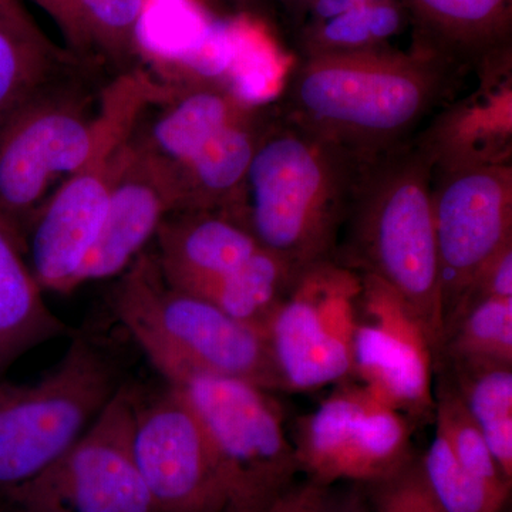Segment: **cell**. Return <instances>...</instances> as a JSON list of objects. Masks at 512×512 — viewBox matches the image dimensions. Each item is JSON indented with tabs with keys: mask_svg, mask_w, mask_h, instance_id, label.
<instances>
[{
	"mask_svg": "<svg viewBox=\"0 0 512 512\" xmlns=\"http://www.w3.org/2000/svg\"><path fill=\"white\" fill-rule=\"evenodd\" d=\"M461 76L414 47L315 53L288 67L274 104L292 123L365 164L423 133Z\"/></svg>",
	"mask_w": 512,
	"mask_h": 512,
	"instance_id": "cell-1",
	"label": "cell"
},
{
	"mask_svg": "<svg viewBox=\"0 0 512 512\" xmlns=\"http://www.w3.org/2000/svg\"><path fill=\"white\" fill-rule=\"evenodd\" d=\"M433 150L421 133L360 167L333 261L387 286L420 319L439 353L444 333L431 207Z\"/></svg>",
	"mask_w": 512,
	"mask_h": 512,
	"instance_id": "cell-2",
	"label": "cell"
},
{
	"mask_svg": "<svg viewBox=\"0 0 512 512\" xmlns=\"http://www.w3.org/2000/svg\"><path fill=\"white\" fill-rule=\"evenodd\" d=\"M362 163L282 116L272 101L254 157L227 212L299 272L339 245Z\"/></svg>",
	"mask_w": 512,
	"mask_h": 512,
	"instance_id": "cell-3",
	"label": "cell"
},
{
	"mask_svg": "<svg viewBox=\"0 0 512 512\" xmlns=\"http://www.w3.org/2000/svg\"><path fill=\"white\" fill-rule=\"evenodd\" d=\"M111 309L148 360L281 390L265 330L231 318L167 281L156 256L140 254L111 292Z\"/></svg>",
	"mask_w": 512,
	"mask_h": 512,
	"instance_id": "cell-4",
	"label": "cell"
},
{
	"mask_svg": "<svg viewBox=\"0 0 512 512\" xmlns=\"http://www.w3.org/2000/svg\"><path fill=\"white\" fill-rule=\"evenodd\" d=\"M174 87L144 70L120 74L101 93L104 134L92 156L63 181L33 215L25 244L43 292L69 293L103 227L124 147L153 104L168 103Z\"/></svg>",
	"mask_w": 512,
	"mask_h": 512,
	"instance_id": "cell-5",
	"label": "cell"
},
{
	"mask_svg": "<svg viewBox=\"0 0 512 512\" xmlns=\"http://www.w3.org/2000/svg\"><path fill=\"white\" fill-rule=\"evenodd\" d=\"M150 363L207 434L227 493V512L268 511L301 474L284 413L271 392L173 360Z\"/></svg>",
	"mask_w": 512,
	"mask_h": 512,
	"instance_id": "cell-6",
	"label": "cell"
},
{
	"mask_svg": "<svg viewBox=\"0 0 512 512\" xmlns=\"http://www.w3.org/2000/svg\"><path fill=\"white\" fill-rule=\"evenodd\" d=\"M121 386L116 362L83 335L42 379H0V497L53 466Z\"/></svg>",
	"mask_w": 512,
	"mask_h": 512,
	"instance_id": "cell-7",
	"label": "cell"
},
{
	"mask_svg": "<svg viewBox=\"0 0 512 512\" xmlns=\"http://www.w3.org/2000/svg\"><path fill=\"white\" fill-rule=\"evenodd\" d=\"M430 146L431 207L446 319L485 266L512 244V161L511 151Z\"/></svg>",
	"mask_w": 512,
	"mask_h": 512,
	"instance_id": "cell-8",
	"label": "cell"
},
{
	"mask_svg": "<svg viewBox=\"0 0 512 512\" xmlns=\"http://www.w3.org/2000/svg\"><path fill=\"white\" fill-rule=\"evenodd\" d=\"M100 110L89 116L70 90H43L0 119V218L25 242L50 183L69 177L99 146Z\"/></svg>",
	"mask_w": 512,
	"mask_h": 512,
	"instance_id": "cell-9",
	"label": "cell"
},
{
	"mask_svg": "<svg viewBox=\"0 0 512 512\" xmlns=\"http://www.w3.org/2000/svg\"><path fill=\"white\" fill-rule=\"evenodd\" d=\"M362 278L329 261L305 269L265 326L281 390L312 392L352 376Z\"/></svg>",
	"mask_w": 512,
	"mask_h": 512,
	"instance_id": "cell-10",
	"label": "cell"
},
{
	"mask_svg": "<svg viewBox=\"0 0 512 512\" xmlns=\"http://www.w3.org/2000/svg\"><path fill=\"white\" fill-rule=\"evenodd\" d=\"M136 394L123 384L53 466L3 500L43 512H158L134 456Z\"/></svg>",
	"mask_w": 512,
	"mask_h": 512,
	"instance_id": "cell-11",
	"label": "cell"
},
{
	"mask_svg": "<svg viewBox=\"0 0 512 512\" xmlns=\"http://www.w3.org/2000/svg\"><path fill=\"white\" fill-rule=\"evenodd\" d=\"M413 423L363 384L338 389L301 417L293 447L301 473L323 485L367 484L399 470L416 456Z\"/></svg>",
	"mask_w": 512,
	"mask_h": 512,
	"instance_id": "cell-12",
	"label": "cell"
},
{
	"mask_svg": "<svg viewBox=\"0 0 512 512\" xmlns=\"http://www.w3.org/2000/svg\"><path fill=\"white\" fill-rule=\"evenodd\" d=\"M352 376L412 423L434 419L436 352L412 309L372 276L360 275Z\"/></svg>",
	"mask_w": 512,
	"mask_h": 512,
	"instance_id": "cell-13",
	"label": "cell"
},
{
	"mask_svg": "<svg viewBox=\"0 0 512 512\" xmlns=\"http://www.w3.org/2000/svg\"><path fill=\"white\" fill-rule=\"evenodd\" d=\"M133 448L158 512H227L214 451L191 407L177 390L141 400L136 394Z\"/></svg>",
	"mask_w": 512,
	"mask_h": 512,
	"instance_id": "cell-14",
	"label": "cell"
},
{
	"mask_svg": "<svg viewBox=\"0 0 512 512\" xmlns=\"http://www.w3.org/2000/svg\"><path fill=\"white\" fill-rule=\"evenodd\" d=\"M180 211H184V188L177 165L131 137L103 227L80 269L77 286L123 274L143 254L147 242L156 238L165 218Z\"/></svg>",
	"mask_w": 512,
	"mask_h": 512,
	"instance_id": "cell-15",
	"label": "cell"
},
{
	"mask_svg": "<svg viewBox=\"0 0 512 512\" xmlns=\"http://www.w3.org/2000/svg\"><path fill=\"white\" fill-rule=\"evenodd\" d=\"M414 49L481 83L511 72L512 0H399Z\"/></svg>",
	"mask_w": 512,
	"mask_h": 512,
	"instance_id": "cell-16",
	"label": "cell"
},
{
	"mask_svg": "<svg viewBox=\"0 0 512 512\" xmlns=\"http://www.w3.org/2000/svg\"><path fill=\"white\" fill-rule=\"evenodd\" d=\"M158 266L171 284L192 292L238 271L261 249L224 211H180L158 228Z\"/></svg>",
	"mask_w": 512,
	"mask_h": 512,
	"instance_id": "cell-17",
	"label": "cell"
},
{
	"mask_svg": "<svg viewBox=\"0 0 512 512\" xmlns=\"http://www.w3.org/2000/svg\"><path fill=\"white\" fill-rule=\"evenodd\" d=\"M25 251L0 218V376L29 350L69 333L43 298Z\"/></svg>",
	"mask_w": 512,
	"mask_h": 512,
	"instance_id": "cell-18",
	"label": "cell"
},
{
	"mask_svg": "<svg viewBox=\"0 0 512 512\" xmlns=\"http://www.w3.org/2000/svg\"><path fill=\"white\" fill-rule=\"evenodd\" d=\"M271 103L225 127L187 163L180 165L184 211L228 212L237 200L261 138Z\"/></svg>",
	"mask_w": 512,
	"mask_h": 512,
	"instance_id": "cell-19",
	"label": "cell"
},
{
	"mask_svg": "<svg viewBox=\"0 0 512 512\" xmlns=\"http://www.w3.org/2000/svg\"><path fill=\"white\" fill-rule=\"evenodd\" d=\"M158 116L146 136L138 138L175 165L190 161L212 137L249 116L262 104H249L218 84L190 83Z\"/></svg>",
	"mask_w": 512,
	"mask_h": 512,
	"instance_id": "cell-20",
	"label": "cell"
},
{
	"mask_svg": "<svg viewBox=\"0 0 512 512\" xmlns=\"http://www.w3.org/2000/svg\"><path fill=\"white\" fill-rule=\"evenodd\" d=\"M301 274L284 259L261 248L238 271L191 293L231 318L265 330L272 313Z\"/></svg>",
	"mask_w": 512,
	"mask_h": 512,
	"instance_id": "cell-21",
	"label": "cell"
},
{
	"mask_svg": "<svg viewBox=\"0 0 512 512\" xmlns=\"http://www.w3.org/2000/svg\"><path fill=\"white\" fill-rule=\"evenodd\" d=\"M62 52L35 20L0 19V119L52 87Z\"/></svg>",
	"mask_w": 512,
	"mask_h": 512,
	"instance_id": "cell-22",
	"label": "cell"
},
{
	"mask_svg": "<svg viewBox=\"0 0 512 512\" xmlns=\"http://www.w3.org/2000/svg\"><path fill=\"white\" fill-rule=\"evenodd\" d=\"M437 360L448 366H512V298L481 299L451 316Z\"/></svg>",
	"mask_w": 512,
	"mask_h": 512,
	"instance_id": "cell-23",
	"label": "cell"
},
{
	"mask_svg": "<svg viewBox=\"0 0 512 512\" xmlns=\"http://www.w3.org/2000/svg\"><path fill=\"white\" fill-rule=\"evenodd\" d=\"M458 396L480 427L491 454L512 481V366H448Z\"/></svg>",
	"mask_w": 512,
	"mask_h": 512,
	"instance_id": "cell-24",
	"label": "cell"
},
{
	"mask_svg": "<svg viewBox=\"0 0 512 512\" xmlns=\"http://www.w3.org/2000/svg\"><path fill=\"white\" fill-rule=\"evenodd\" d=\"M399 0H360L335 18L301 29L303 56L389 45L406 26Z\"/></svg>",
	"mask_w": 512,
	"mask_h": 512,
	"instance_id": "cell-25",
	"label": "cell"
},
{
	"mask_svg": "<svg viewBox=\"0 0 512 512\" xmlns=\"http://www.w3.org/2000/svg\"><path fill=\"white\" fill-rule=\"evenodd\" d=\"M424 477L444 512H501L511 488L495 487L467 470L436 429L420 456Z\"/></svg>",
	"mask_w": 512,
	"mask_h": 512,
	"instance_id": "cell-26",
	"label": "cell"
},
{
	"mask_svg": "<svg viewBox=\"0 0 512 512\" xmlns=\"http://www.w3.org/2000/svg\"><path fill=\"white\" fill-rule=\"evenodd\" d=\"M439 387L437 393H434V421L454 456L467 470L487 483L495 487L511 488L512 481L504 476L480 427L468 413L453 383L444 380Z\"/></svg>",
	"mask_w": 512,
	"mask_h": 512,
	"instance_id": "cell-27",
	"label": "cell"
},
{
	"mask_svg": "<svg viewBox=\"0 0 512 512\" xmlns=\"http://www.w3.org/2000/svg\"><path fill=\"white\" fill-rule=\"evenodd\" d=\"M84 35L116 60L127 59L140 47V30L147 0H77Z\"/></svg>",
	"mask_w": 512,
	"mask_h": 512,
	"instance_id": "cell-28",
	"label": "cell"
},
{
	"mask_svg": "<svg viewBox=\"0 0 512 512\" xmlns=\"http://www.w3.org/2000/svg\"><path fill=\"white\" fill-rule=\"evenodd\" d=\"M363 485L372 512H444L431 493L417 454L389 476Z\"/></svg>",
	"mask_w": 512,
	"mask_h": 512,
	"instance_id": "cell-29",
	"label": "cell"
},
{
	"mask_svg": "<svg viewBox=\"0 0 512 512\" xmlns=\"http://www.w3.org/2000/svg\"><path fill=\"white\" fill-rule=\"evenodd\" d=\"M35 2L55 22L70 49L80 53L90 49L84 35L77 0H35Z\"/></svg>",
	"mask_w": 512,
	"mask_h": 512,
	"instance_id": "cell-30",
	"label": "cell"
},
{
	"mask_svg": "<svg viewBox=\"0 0 512 512\" xmlns=\"http://www.w3.org/2000/svg\"><path fill=\"white\" fill-rule=\"evenodd\" d=\"M328 488L329 485L305 478L293 484L266 512H319Z\"/></svg>",
	"mask_w": 512,
	"mask_h": 512,
	"instance_id": "cell-31",
	"label": "cell"
},
{
	"mask_svg": "<svg viewBox=\"0 0 512 512\" xmlns=\"http://www.w3.org/2000/svg\"><path fill=\"white\" fill-rule=\"evenodd\" d=\"M319 512H372L365 485L348 483L339 488L330 485Z\"/></svg>",
	"mask_w": 512,
	"mask_h": 512,
	"instance_id": "cell-32",
	"label": "cell"
},
{
	"mask_svg": "<svg viewBox=\"0 0 512 512\" xmlns=\"http://www.w3.org/2000/svg\"><path fill=\"white\" fill-rule=\"evenodd\" d=\"M278 2L284 6L291 22L295 23L298 28H302L306 15H308L309 9H311L315 0H278Z\"/></svg>",
	"mask_w": 512,
	"mask_h": 512,
	"instance_id": "cell-33",
	"label": "cell"
},
{
	"mask_svg": "<svg viewBox=\"0 0 512 512\" xmlns=\"http://www.w3.org/2000/svg\"><path fill=\"white\" fill-rule=\"evenodd\" d=\"M0 19L26 20L32 19L23 0H0Z\"/></svg>",
	"mask_w": 512,
	"mask_h": 512,
	"instance_id": "cell-34",
	"label": "cell"
},
{
	"mask_svg": "<svg viewBox=\"0 0 512 512\" xmlns=\"http://www.w3.org/2000/svg\"><path fill=\"white\" fill-rule=\"evenodd\" d=\"M13 507H15V512H43V511L35 510V508L20 507V505H13Z\"/></svg>",
	"mask_w": 512,
	"mask_h": 512,
	"instance_id": "cell-35",
	"label": "cell"
}]
</instances>
